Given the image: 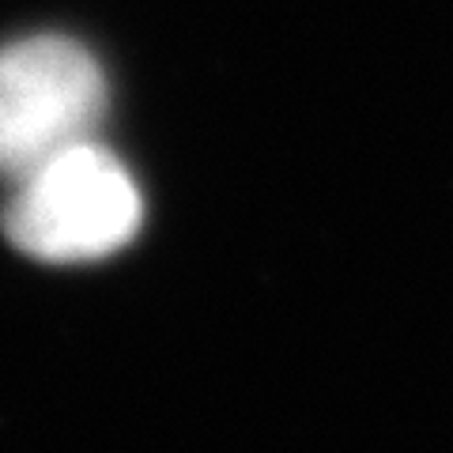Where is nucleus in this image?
Returning a JSON list of instances; mask_svg holds the SVG:
<instances>
[{"mask_svg": "<svg viewBox=\"0 0 453 453\" xmlns=\"http://www.w3.org/2000/svg\"><path fill=\"white\" fill-rule=\"evenodd\" d=\"M144 223V196L118 155L98 140L76 144L12 181L4 234L46 265L103 261L125 250Z\"/></svg>", "mask_w": 453, "mask_h": 453, "instance_id": "nucleus-1", "label": "nucleus"}, {"mask_svg": "<svg viewBox=\"0 0 453 453\" xmlns=\"http://www.w3.org/2000/svg\"><path fill=\"white\" fill-rule=\"evenodd\" d=\"M110 88L103 65L61 35L19 38L0 50V178L95 140Z\"/></svg>", "mask_w": 453, "mask_h": 453, "instance_id": "nucleus-2", "label": "nucleus"}]
</instances>
